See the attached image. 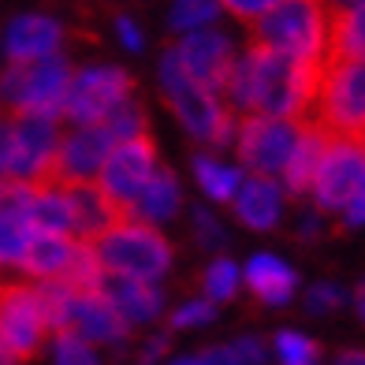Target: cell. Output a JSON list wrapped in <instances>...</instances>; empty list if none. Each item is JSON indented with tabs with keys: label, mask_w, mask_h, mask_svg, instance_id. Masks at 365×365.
Returning a JSON list of instances; mask_svg holds the SVG:
<instances>
[{
	"label": "cell",
	"mask_w": 365,
	"mask_h": 365,
	"mask_svg": "<svg viewBox=\"0 0 365 365\" xmlns=\"http://www.w3.org/2000/svg\"><path fill=\"white\" fill-rule=\"evenodd\" d=\"M317 78V60H294L250 45L231 63L220 97L235 115H276V120L302 123L313 108Z\"/></svg>",
	"instance_id": "obj_1"
},
{
	"label": "cell",
	"mask_w": 365,
	"mask_h": 365,
	"mask_svg": "<svg viewBox=\"0 0 365 365\" xmlns=\"http://www.w3.org/2000/svg\"><path fill=\"white\" fill-rule=\"evenodd\" d=\"M160 90H164V101L172 105V112L179 115L182 127H187L194 138H202L217 149L231 145L239 115L224 105V97L217 90H209L197 78L187 75L175 48H168V53L160 56Z\"/></svg>",
	"instance_id": "obj_2"
},
{
	"label": "cell",
	"mask_w": 365,
	"mask_h": 365,
	"mask_svg": "<svg viewBox=\"0 0 365 365\" xmlns=\"http://www.w3.org/2000/svg\"><path fill=\"white\" fill-rule=\"evenodd\" d=\"M302 123H313L328 138L361 142L365 135V60H343V56L321 60L313 108Z\"/></svg>",
	"instance_id": "obj_3"
},
{
	"label": "cell",
	"mask_w": 365,
	"mask_h": 365,
	"mask_svg": "<svg viewBox=\"0 0 365 365\" xmlns=\"http://www.w3.org/2000/svg\"><path fill=\"white\" fill-rule=\"evenodd\" d=\"M328 23L331 8L324 0H279L276 8L250 23V45L294 60H324L328 53Z\"/></svg>",
	"instance_id": "obj_4"
},
{
	"label": "cell",
	"mask_w": 365,
	"mask_h": 365,
	"mask_svg": "<svg viewBox=\"0 0 365 365\" xmlns=\"http://www.w3.org/2000/svg\"><path fill=\"white\" fill-rule=\"evenodd\" d=\"M97 261L105 264V272L112 276H130V279H149L157 284L160 276H168L172 269V242L160 235L153 224L145 220H115L108 224L97 239H90Z\"/></svg>",
	"instance_id": "obj_5"
},
{
	"label": "cell",
	"mask_w": 365,
	"mask_h": 365,
	"mask_svg": "<svg viewBox=\"0 0 365 365\" xmlns=\"http://www.w3.org/2000/svg\"><path fill=\"white\" fill-rule=\"evenodd\" d=\"M68 82H71V63L60 53L30 60V63H8L0 71V108L8 115H48V120H60Z\"/></svg>",
	"instance_id": "obj_6"
},
{
	"label": "cell",
	"mask_w": 365,
	"mask_h": 365,
	"mask_svg": "<svg viewBox=\"0 0 365 365\" xmlns=\"http://www.w3.org/2000/svg\"><path fill=\"white\" fill-rule=\"evenodd\" d=\"M53 336L45 317L41 291L34 284H4L0 279V361L23 365L41 354Z\"/></svg>",
	"instance_id": "obj_7"
},
{
	"label": "cell",
	"mask_w": 365,
	"mask_h": 365,
	"mask_svg": "<svg viewBox=\"0 0 365 365\" xmlns=\"http://www.w3.org/2000/svg\"><path fill=\"white\" fill-rule=\"evenodd\" d=\"M153 172H157V145L149 142V135H138V138L115 142L108 149V157L97 168L93 182L120 217H130V209H135L138 194Z\"/></svg>",
	"instance_id": "obj_8"
},
{
	"label": "cell",
	"mask_w": 365,
	"mask_h": 365,
	"mask_svg": "<svg viewBox=\"0 0 365 365\" xmlns=\"http://www.w3.org/2000/svg\"><path fill=\"white\" fill-rule=\"evenodd\" d=\"M130 93H135V82H130V75H127L123 68H112V63L71 71L68 93H63L60 120H71V123H101L112 108H120L123 101H130Z\"/></svg>",
	"instance_id": "obj_9"
},
{
	"label": "cell",
	"mask_w": 365,
	"mask_h": 365,
	"mask_svg": "<svg viewBox=\"0 0 365 365\" xmlns=\"http://www.w3.org/2000/svg\"><path fill=\"white\" fill-rule=\"evenodd\" d=\"M298 127L294 120H276V115H239L235 123V153L239 160L250 168L254 175H269L276 179L284 172V164L291 157V149L298 142Z\"/></svg>",
	"instance_id": "obj_10"
},
{
	"label": "cell",
	"mask_w": 365,
	"mask_h": 365,
	"mask_svg": "<svg viewBox=\"0 0 365 365\" xmlns=\"http://www.w3.org/2000/svg\"><path fill=\"white\" fill-rule=\"evenodd\" d=\"M365 179V145L354 138H328L309 182V197L324 212H343Z\"/></svg>",
	"instance_id": "obj_11"
},
{
	"label": "cell",
	"mask_w": 365,
	"mask_h": 365,
	"mask_svg": "<svg viewBox=\"0 0 365 365\" xmlns=\"http://www.w3.org/2000/svg\"><path fill=\"white\" fill-rule=\"evenodd\" d=\"M112 135L105 123H75L71 135H63L56 142L53 153V168H48L45 182H90L97 179V168L105 164L108 149H112Z\"/></svg>",
	"instance_id": "obj_12"
},
{
	"label": "cell",
	"mask_w": 365,
	"mask_h": 365,
	"mask_svg": "<svg viewBox=\"0 0 365 365\" xmlns=\"http://www.w3.org/2000/svg\"><path fill=\"white\" fill-rule=\"evenodd\" d=\"M175 53H179L190 78H197L202 86L217 90V93L224 90L227 71H231V63H235V45H231V38L205 26V30H194V34H179Z\"/></svg>",
	"instance_id": "obj_13"
},
{
	"label": "cell",
	"mask_w": 365,
	"mask_h": 365,
	"mask_svg": "<svg viewBox=\"0 0 365 365\" xmlns=\"http://www.w3.org/2000/svg\"><path fill=\"white\" fill-rule=\"evenodd\" d=\"M63 45V23L53 15L30 11V15H15L4 26V38H0V53L8 63H30L41 56L60 53Z\"/></svg>",
	"instance_id": "obj_14"
},
{
	"label": "cell",
	"mask_w": 365,
	"mask_h": 365,
	"mask_svg": "<svg viewBox=\"0 0 365 365\" xmlns=\"http://www.w3.org/2000/svg\"><path fill=\"white\" fill-rule=\"evenodd\" d=\"M231 205H235V217L246 227L272 231L279 224V212H284V190H279L276 179H269V175H250V179L239 182Z\"/></svg>",
	"instance_id": "obj_15"
},
{
	"label": "cell",
	"mask_w": 365,
	"mask_h": 365,
	"mask_svg": "<svg viewBox=\"0 0 365 365\" xmlns=\"http://www.w3.org/2000/svg\"><path fill=\"white\" fill-rule=\"evenodd\" d=\"M242 279L250 287V294L264 306H287L298 291V272L272 254H254L242 269Z\"/></svg>",
	"instance_id": "obj_16"
},
{
	"label": "cell",
	"mask_w": 365,
	"mask_h": 365,
	"mask_svg": "<svg viewBox=\"0 0 365 365\" xmlns=\"http://www.w3.org/2000/svg\"><path fill=\"white\" fill-rule=\"evenodd\" d=\"M101 294L123 313L127 324L157 321L160 317V306H164L157 284H149V279H130V276H112V272H105Z\"/></svg>",
	"instance_id": "obj_17"
},
{
	"label": "cell",
	"mask_w": 365,
	"mask_h": 365,
	"mask_svg": "<svg viewBox=\"0 0 365 365\" xmlns=\"http://www.w3.org/2000/svg\"><path fill=\"white\" fill-rule=\"evenodd\" d=\"M63 190H68V202H71V235L75 239H97L108 224L123 220L120 212H115L105 194L97 190V182H63Z\"/></svg>",
	"instance_id": "obj_18"
},
{
	"label": "cell",
	"mask_w": 365,
	"mask_h": 365,
	"mask_svg": "<svg viewBox=\"0 0 365 365\" xmlns=\"http://www.w3.org/2000/svg\"><path fill=\"white\" fill-rule=\"evenodd\" d=\"M75 242H78L75 235H60V231H34L19 269L26 276H34L38 284H53V279H60L63 269H68V261L75 254Z\"/></svg>",
	"instance_id": "obj_19"
},
{
	"label": "cell",
	"mask_w": 365,
	"mask_h": 365,
	"mask_svg": "<svg viewBox=\"0 0 365 365\" xmlns=\"http://www.w3.org/2000/svg\"><path fill=\"white\" fill-rule=\"evenodd\" d=\"M324 142H328V135H321L313 123L298 127V142H294V149H291L284 172H279L287 194H294V197H306V194H309V182H313L317 160H321V153H324Z\"/></svg>",
	"instance_id": "obj_20"
},
{
	"label": "cell",
	"mask_w": 365,
	"mask_h": 365,
	"mask_svg": "<svg viewBox=\"0 0 365 365\" xmlns=\"http://www.w3.org/2000/svg\"><path fill=\"white\" fill-rule=\"evenodd\" d=\"M179 212V179L168 168H157L149 175V182L142 187L135 209H130V220H145V224H164Z\"/></svg>",
	"instance_id": "obj_21"
},
{
	"label": "cell",
	"mask_w": 365,
	"mask_h": 365,
	"mask_svg": "<svg viewBox=\"0 0 365 365\" xmlns=\"http://www.w3.org/2000/svg\"><path fill=\"white\" fill-rule=\"evenodd\" d=\"M328 56H343V60H365V0L351 8H336L328 23Z\"/></svg>",
	"instance_id": "obj_22"
},
{
	"label": "cell",
	"mask_w": 365,
	"mask_h": 365,
	"mask_svg": "<svg viewBox=\"0 0 365 365\" xmlns=\"http://www.w3.org/2000/svg\"><path fill=\"white\" fill-rule=\"evenodd\" d=\"M194 179H197V187H202L209 197H217V202H231L239 190V182H242V172L239 168H231V164H224L220 157H194Z\"/></svg>",
	"instance_id": "obj_23"
},
{
	"label": "cell",
	"mask_w": 365,
	"mask_h": 365,
	"mask_svg": "<svg viewBox=\"0 0 365 365\" xmlns=\"http://www.w3.org/2000/svg\"><path fill=\"white\" fill-rule=\"evenodd\" d=\"M220 0H172L168 11V26L175 34H194V30H205L220 19Z\"/></svg>",
	"instance_id": "obj_24"
},
{
	"label": "cell",
	"mask_w": 365,
	"mask_h": 365,
	"mask_svg": "<svg viewBox=\"0 0 365 365\" xmlns=\"http://www.w3.org/2000/svg\"><path fill=\"white\" fill-rule=\"evenodd\" d=\"M239 284H242V269H239L235 261H227V257L212 261L209 269H205V276H202L205 298H209L212 306H217V302H231V298L239 294Z\"/></svg>",
	"instance_id": "obj_25"
},
{
	"label": "cell",
	"mask_w": 365,
	"mask_h": 365,
	"mask_svg": "<svg viewBox=\"0 0 365 365\" xmlns=\"http://www.w3.org/2000/svg\"><path fill=\"white\" fill-rule=\"evenodd\" d=\"M272 346H276L279 365H317L321 361V346L306 336H298V331H279Z\"/></svg>",
	"instance_id": "obj_26"
},
{
	"label": "cell",
	"mask_w": 365,
	"mask_h": 365,
	"mask_svg": "<svg viewBox=\"0 0 365 365\" xmlns=\"http://www.w3.org/2000/svg\"><path fill=\"white\" fill-rule=\"evenodd\" d=\"M101 123L108 127L112 142H127V138L145 135V115H142V108H138L135 101H123L120 108H112Z\"/></svg>",
	"instance_id": "obj_27"
},
{
	"label": "cell",
	"mask_w": 365,
	"mask_h": 365,
	"mask_svg": "<svg viewBox=\"0 0 365 365\" xmlns=\"http://www.w3.org/2000/svg\"><path fill=\"white\" fill-rule=\"evenodd\" d=\"M53 365H97V358H93V351H90L86 339L71 336V331H56Z\"/></svg>",
	"instance_id": "obj_28"
},
{
	"label": "cell",
	"mask_w": 365,
	"mask_h": 365,
	"mask_svg": "<svg viewBox=\"0 0 365 365\" xmlns=\"http://www.w3.org/2000/svg\"><path fill=\"white\" fill-rule=\"evenodd\" d=\"M217 317V306L209 298H197V302H187L172 313V328H197V324H209Z\"/></svg>",
	"instance_id": "obj_29"
},
{
	"label": "cell",
	"mask_w": 365,
	"mask_h": 365,
	"mask_svg": "<svg viewBox=\"0 0 365 365\" xmlns=\"http://www.w3.org/2000/svg\"><path fill=\"white\" fill-rule=\"evenodd\" d=\"M343 306V291L336 284H313L306 291V309L309 313H331Z\"/></svg>",
	"instance_id": "obj_30"
},
{
	"label": "cell",
	"mask_w": 365,
	"mask_h": 365,
	"mask_svg": "<svg viewBox=\"0 0 365 365\" xmlns=\"http://www.w3.org/2000/svg\"><path fill=\"white\" fill-rule=\"evenodd\" d=\"M194 235H197L202 246H212V250H217V246H227V231L217 224V217H209L205 209L194 212Z\"/></svg>",
	"instance_id": "obj_31"
},
{
	"label": "cell",
	"mask_w": 365,
	"mask_h": 365,
	"mask_svg": "<svg viewBox=\"0 0 365 365\" xmlns=\"http://www.w3.org/2000/svg\"><path fill=\"white\" fill-rule=\"evenodd\" d=\"M279 0H220V8L224 11H231L235 19H242V23H254L257 15H264L269 8H276Z\"/></svg>",
	"instance_id": "obj_32"
},
{
	"label": "cell",
	"mask_w": 365,
	"mask_h": 365,
	"mask_svg": "<svg viewBox=\"0 0 365 365\" xmlns=\"http://www.w3.org/2000/svg\"><path fill=\"white\" fill-rule=\"evenodd\" d=\"M227 351L235 354L239 365H264V343H261L257 336H242V339L231 343Z\"/></svg>",
	"instance_id": "obj_33"
},
{
	"label": "cell",
	"mask_w": 365,
	"mask_h": 365,
	"mask_svg": "<svg viewBox=\"0 0 365 365\" xmlns=\"http://www.w3.org/2000/svg\"><path fill=\"white\" fill-rule=\"evenodd\" d=\"M115 34H120V41L130 48V53H142V48H145L142 26H138L135 19H127V15H120V19H115Z\"/></svg>",
	"instance_id": "obj_34"
},
{
	"label": "cell",
	"mask_w": 365,
	"mask_h": 365,
	"mask_svg": "<svg viewBox=\"0 0 365 365\" xmlns=\"http://www.w3.org/2000/svg\"><path fill=\"white\" fill-rule=\"evenodd\" d=\"M343 224H346V227H361V224H365V179H361L358 194L343 205Z\"/></svg>",
	"instance_id": "obj_35"
},
{
	"label": "cell",
	"mask_w": 365,
	"mask_h": 365,
	"mask_svg": "<svg viewBox=\"0 0 365 365\" xmlns=\"http://www.w3.org/2000/svg\"><path fill=\"white\" fill-rule=\"evenodd\" d=\"M202 361H205V365H239V361H235V354H231L227 346H217V351H205V354H202Z\"/></svg>",
	"instance_id": "obj_36"
},
{
	"label": "cell",
	"mask_w": 365,
	"mask_h": 365,
	"mask_svg": "<svg viewBox=\"0 0 365 365\" xmlns=\"http://www.w3.org/2000/svg\"><path fill=\"white\" fill-rule=\"evenodd\" d=\"M298 235H302V239H317V235H321V220H317V217L302 220V227H298Z\"/></svg>",
	"instance_id": "obj_37"
},
{
	"label": "cell",
	"mask_w": 365,
	"mask_h": 365,
	"mask_svg": "<svg viewBox=\"0 0 365 365\" xmlns=\"http://www.w3.org/2000/svg\"><path fill=\"white\" fill-rule=\"evenodd\" d=\"M336 365H365V351H343Z\"/></svg>",
	"instance_id": "obj_38"
},
{
	"label": "cell",
	"mask_w": 365,
	"mask_h": 365,
	"mask_svg": "<svg viewBox=\"0 0 365 365\" xmlns=\"http://www.w3.org/2000/svg\"><path fill=\"white\" fill-rule=\"evenodd\" d=\"M324 4L336 11V8H351V4H358V0H324Z\"/></svg>",
	"instance_id": "obj_39"
},
{
	"label": "cell",
	"mask_w": 365,
	"mask_h": 365,
	"mask_svg": "<svg viewBox=\"0 0 365 365\" xmlns=\"http://www.w3.org/2000/svg\"><path fill=\"white\" fill-rule=\"evenodd\" d=\"M358 313H361V317H365V284L358 287Z\"/></svg>",
	"instance_id": "obj_40"
},
{
	"label": "cell",
	"mask_w": 365,
	"mask_h": 365,
	"mask_svg": "<svg viewBox=\"0 0 365 365\" xmlns=\"http://www.w3.org/2000/svg\"><path fill=\"white\" fill-rule=\"evenodd\" d=\"M172 365H205L202 358H182V361H172Z\"/></svg>",
	"instance_id": "obj_41"
},
{
	"label": "cell",
	"mask_w": 365,
	"mask_h": 365,
	"mask_svg": "<svg viewBox=\"0 0 365 365\" xmlns=\"http://www.w3.org/2000/svg\"><path fill=\"white\" fill-rule=\"evenodd\" d=\"M361 145H365V135H361Z\"/></svg>",
	"instance_id": "obj_42"
},
{
	"label": "cell",
	"mask_w": 365,
	"mask_h": 365,
	"mask_svg": "<svg viewBox=\"0 0 365 365\" xmlns=\"http://www.w3.org/2000/svg\"><path fill=\"white\" fill-rule=\"evenodd\" d=\"M0 365H8V361H0Z\"/></svg>",
	"instance_id": "obj_43"
}]
</instances>
